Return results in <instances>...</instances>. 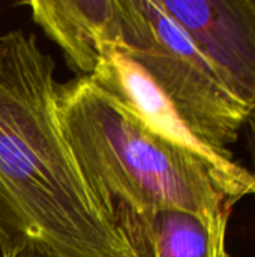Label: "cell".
<instances>
[{"instance_id": "cell-3", "label": "cell", "mask_w": 255, "mask_h": 257, "mask_svg": "<svg viewBox=\"0 0 255 257\" xmlns=\"http://www.w3.org/2000/svg\"><path fill=\"white\" fill-rule=\"evenodd\" d=\"M119 45L155 83L186 130L209 151L233 160L249 117L206 56L158 0H117Z\"/></svg>"}, {"instance_id": "cell-5", "label": "cell", "mask_w": 255, "mask_h": 257, "mask_svg": "<svg viewBox=\"0 0 255 257\" xmlns=\"http://www.w3.org/2000/svg\"><path fill=\"white\" fill-rule=\"evenodd\" d=\"M26 5L81 77L95 72L107 45H119L117 0H33Z\"/></svg>"}, {"instance_id": "cell-6", "label": "cell", "mask_w": 255, "mask_h": 257, "mask_svg": "<svg viewBox=\"0 0 255 257\" xmlns=\"http://www.w3.org/2000/svg\"><path fill=\"white\" fill-rule=\"evenodd\" d=\"M227 223L207 224L182 211H155L117 223L135 257H215Z\"/></svg>"}, {"instance_id": "cell-2", "label": "cell", "mask_w": 255, "mask_h": 257, "mask_svg": "<svg viewBox=\"0 0 255 257\" xmlns=\"http://www.w3.org/2000/svg\"><path fill=\"white\" fill-rule=\"evenodd\" d=\"M56 104L74 160L116 226L165 209L218 224L255 194V176L243 167L155 133L90 77L59 84Z\"/></svg>"}, {"instance_id": "cell-8", "label": "cell", "mask_w": 255, "mask_h": 257, "mask_svg": "<svg viewBox=\"0 0 255 257\" xmlns=\"http://www.w3.org/2000/svg\"><path fill=\"white\" fill-rule=\"evenodd\" d=\"M227 233L221 235L218 242H216V247H215V257H231L227 251Z\"/></svg>"}, {"instance_id": "cell-4", "label": "cell", "mask_w": 255, "mask_h": 257, "mask_svg": "<svg viewBox=\"0 0 255 257\" xmlns=\"http://www.w3.org/2000/svg\"><path fill=\"white\" fill-rule=\"evenodd\" d=\"M255 119V0H158Z\"/></svg>"}, {"instance_id": "cell-1", "label": "cell", "mask_w": 255, "mask_h": 257, "mask_svg": "<svg viewBox=\"0 0 255 257\" xmlns=\"http://www.w3.org/2000/svg\"><path fill=\"white\" fill-rule=\"evenodd\" d=\"M54 60L32 33L0 35V251L135 257L89 190L57 117Z\"/></svg>"}, {"instance_id": "cell-7", "label": "cell", "mask_w": 255, "mask_h": 257, "mask_svg": "<svg viewBox=\"0 0 255 257\" xmlns=\"http://www.w3.org/2000/svg\"><path fill=\"white\" fill-rule=\"evenodd\" d=\"M2 257H62L56 254L54 251L39 245V244H33V242H27L23 244L8 253H3Z\"/></svg>"}]
</instances>
